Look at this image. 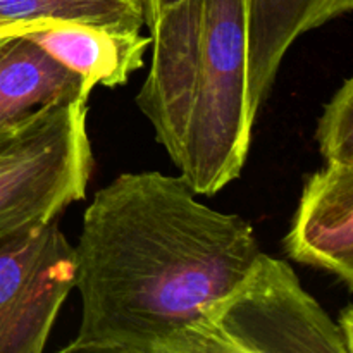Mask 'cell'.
<instances>
[{"mask_svg": "<svg viewBox=\"0 0 353 353\" xmlns=\"http://www.w3.org/2000/svg\"><path fill=\"white\" fill-rule=\"evenodd\" d=\"M352 9L353 0H247V103L254 119L290 47Z\"/></svg>", "mask_w": 353, "mask_h": 353, "instance_id": "cell-7", "label": "cell"}, {"mask_svg": "<svg viewBox=\"0 0 353 353\" xmlns=\"http://www.w3.org/2000/svg\"><path fill=\"white\" fill-rule=\"evenodd\" d=\"M169 353H353L336 321L283 259L261 254L202 309Z\"/></svg>", "mask_w": 353, "mask_h": 353, "instance_id": "cell-3", "label": "cell"}, {"mask_svg": "<svg viewBox=\"0 0 353 353\" xmlns=\"http://www.w3.org/2000/svg\"><path fill=\"white\" fill-rule=\"evenodd\" d=\"M286 255L353 285V165L326 162L309 176L283 240Z\"/></svg>", "mask_w": 353, "mask_h": 353, "instance_id": "cell-6", "label": "cell"}, {"mask_svg": "<svg viewBox=\"0 0 353 353\" xmlns=\"http://www.w3.org/2000/svg\"><path fill=\"white\" fill-rule=\"evenodd\" d=\"M74 279V245L59 219L0 238V353L43 352Z\"/></svg>", "mask_w": 353, "mask_h": 353, "instance_id": "cell-5", "label": "cell"}, {"mask_svg": "<svg viewBox=\"0 0 353 353\" xmlns=\"http://www.w3.org/2000/svg\"><path fill=\"white\" fill-rule=\"evenodd\" d=\"M28 37L54 61L83 79L93 92L99 85L116 88L143 68L152 38L140 31H116L81 24H50Z\"/></svg>", "mask_w": 353, "mask_h": 353, "instance_id": "cell-8", "label": "cell"}, {"mask_svg": "<svg viewBox=\"0 0 353 353\" xmlns=\"http://www.w3.org/2000/svg\"><path fill=\"white\" fill-rule=\"evenodd\" d=\"M90 95L83 79L54 61L28 33L0 34V126L50 103L88 102Z\"/></svg>", "mask_w": 353, "mask_h": 353, "instance_id": "cell-9", "label": "cell"}, {"mask_svg": "<svg viewBox=\"0 0 353 353\" xmlns=\"http://www.w3.org/2000/svg\"><path fill=\"white\" fill-rule=\"evenodd\" d=\"M137 95L155 140L195 195L240 178L255 119L247 103V0H181L148 24Z\"/></svg>", "mask_w": 353, "mask_h": 353, "instance_id": "cell-2", "label": "cell"}, {"mask_svg": "<svg viewBox=\"0 0 353 353\" xmlns=\"http://www.w3.org/2000/svg\"><path fill=\"white\" fill-rule=\"evenodd\" d=\"M88 102L40 107L9 124L0 140V238L59 219L86 196L93 150Z\"/></svg>", "mask_w": 353, "mask_h": 353, "instance_id": "cell-4", "label": "cell"}, {"mask_svg": "<svg viewBox=\"0 0 353 353\" xmlns=\"http://www.w3.org/2000/svg\"><path fill=\"white\" fill-rule=\"evenodd\" d=\"M45 26H33V24H19V23H7V21L0 19V34H10V33H31L34 30H40Z\"/></svg>", "mask_w": 353, "mask_h": 353, "instance_id": "cell-13", "label": "cell"}, {"mask_svg": "<svg viewBox=\"0 0 353 353\" xmlns=\"http://www.w3.org/2000/svg\"><path fill=\"white\" fill-rule=\"evenodd\" d=\"M254 226L181 176L124 172L93 195L74 245L81 323L62 353H169L261 254Z\"/></svg>", "mask_w": 353, "mask_h": 353, "instance_id": "cell-1", "label": "cell"}, {"mask_svg": "<svg viewBox=\"0 0 353 353\" xmlns=\"http://www.w3.org/2000/svg\"><path fill=\"white\" fill-rule=\"evenodd\" d=\"M9 124H10V123H9ZM9 124H3V126H0V140H2L3 133H6V130H7V128H9Z\"/></svg>", "mask_w": 353, "mask_h": 353, "instance_id": "cell-15", "label": "cell"}, {"mask_svg": "<svg viewBox=\"0 0 353 353\" xmlns=\"http://www.w3.org/2000/svg\"><path fill=\"white\" fill-rule=\"evenodd\" d=\"M138 2H140L141 10H143L145 26H148L159 14L164 12L165 9H169L174 3L181 2V0H138Z\"/></svg>", "mask_w": 353, "mask_h": 353, "instance_id": "cell-12", "label": "cell"}, {"mask_svg": "<svg viewBox=\"0 0 353 353\" xmlns=\"http://www.w3.org/2000/svg\"><path fill=\"white\" fill-rule=\"evenodd\" d=\"M0 19L33 26L81 24L116 31H140L145 26L138 0H0Z\"/></svg>", "mask_w": 353, "mask_h": 353, "instance_id": "cell-10", "label": "cell"}, {"mask_svg": "<svg viewBox=\"0 0 353 353\" xmlns=\"http://www.w3.org/2000/svg\"><path fill=\"white\" fill-rule=\"evenodd\" d=\"M316 140L326 162L353 165V79L347 78L324 105Z\"/></svg>", "mask_w": 353, "mask_h": 353, "instance_id": "cell-11", "label": "cell"}, {"mask_svg": "<svg viewBox=\"0 0 353 353\" xmlns=\"http://www.w3.org/2000/svg\"><path fill=\"white\" fill-rule=\"evenodd\" d=\"M336 323L340 326V330L343 331L345 336H347V340L353 341V312L350 305L345 307V310L340 314V319Z\"/></svg>", "mask_w": 353, "mask_h": 353, "instance_id": "cell-14", "label": "cell"}]
</instances>
